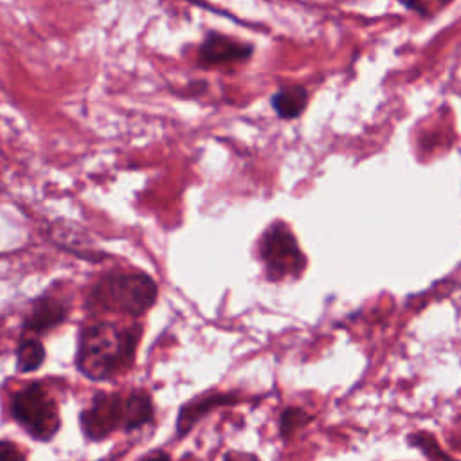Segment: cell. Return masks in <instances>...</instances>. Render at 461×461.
<instances>
[{
    "mask_svg": "<svg viewBox=\"0 0 461 461\" xmlns=\"http://www.w3.org/2000/svg\"><path fill=\"white\" fill-rule=\"evenodd\" d=\"M47 358L45 353V346L41 342L40 337L36 335H22L16 346V353H14V360H16V371L18 373H34L38 371L43 362Z\"/></svg>",
    "mask_w": 461,
    "mask_h": 461,
    "instance_id": "10",
    "label": "cell"
},
{
    "mask_svg": "<svg viewBox=\"0 0 461 461\" xmlns=\"http://www.w3.org/2000/svg\"><path fill=\"white\" fill-rule=\"evenodd\" d=\"M142 331L139 322L99 321L85 324L77 335V371L92 382H104L128 373L135 364Z\"/></svg>",
    "mask_w": 461,
    "mask_h": 461,
    "instance_id": "1",
    "label": "cell"
},
{
    "mask_svg": "<svg viewBox=\"0 0 461 461\" xmlns=\"http://www.w3.org/2000/svg\"><path fill=\"white\" fill-rule=\"evenodd\" d=\"M312 420L310 414H306L299 407H288L279 416V432L285 439L294 436L301 427H304Z\"/></svg>",
    "mask_w": 461,
    "mask_h": 461,
    "instance_id": "11",
    "label": "cell"
},
{
    "mask_svg": "<svg viewBox=\"0 0 461 461\" xmlns=\"http://www.w3.org/2000/svg\"><path fill=\"white\" fill-rule=\"evenodd\" d=\"M137 461H171V456L164 450H155V452H148L146 456H142Z\"/></svg>",
    "mask_w": 461,
    "mask_h": 461,
    "instance_id": "13",
    "label": "cell"
},
{
    "mask_svg": "<svg viewBox=\"0 0 461 461\" xmlns=\"http://www.w3.org/2000/svg\"><path fill=\"white\" fill-rule=\"evenodd\" d=\"M259 258L270 281L297 277L306 259L297 245L295 236L283 221H274L259 238Z\"/></svg>",
    "mask_w": 461,
    "mask_h": 461,
    "instance_id": "5",
    "label": "cell"
},
{
    "mask_svg": "<svg viewBox=\"0 0 461 461\" xmlns=\"http://www.w3.org/2000/svg\"><path fill=\"white\" fill-rule=\"evenodd\" d=\"M308 90L303 85H285L276 90L270 97V104L276 115L283 121H294L301 117V113L308 106Z\"/></svg>",
    "mask_w": 461,
    "mask_h": 461,
    "instance_id": "9",
    "label": "cell"
},
{
    "mask_svg": "<svg viewBox=\"0 0 461 461\" xmlns=\"http://www.w3.org/2000/svg\"><path fill=\"white\" fill-rule=\"evenodd\" d=\"M68 312V304L63 297L56 294H41L32 301L29 312L22 319V330L25 335L41 337L61 326L67 321Z\"/></svg>",
    "mask_w": 461,
    "mask_h": 461,
    "instance_id": "8",
    "label": "cell"
},
{
    "mask_svg": "<svg viewBox=\"0 0 461 461\" xmlns=\"http://www.w3.org/2000/svg\"><path fill=\"white\" fill-rule=\"evenodd\" d=\"M252 54L254 47L250 43L240 41L218 31H209L196 50V65L200 68L230 67L249 61Z\"/></svg>",
    "mask_w": 461,
    "mask_h": 461,
    "instance_id": "6",
    "label": "cell"
},
{
    "mask_svg": "<svg viewBox=\"0 0 461 461\" xmlns=\"http://www.w3.org/2000/svg\"><path fill=\"white\" fill-rule=\"evenodd\" d=\"M158 299L157 281L140 270H112L103 274L86 295L90 310L140 317Z\"/></svg>",
    "mask_w": 461,
    "mask_h": 461,
    "instance_id": "3",
    "label": "cell"
},
{
    "mask_svg": "<svg viewBox=\"0 0 461 461\" xmlns=\"http://www.w3.org/2000/svg\"><path fill=\"white\" fill-rule=\"evenodd\" d=\"M9 416L32 439L41 443L52 441L61 429L58 402L43 382H31L13 393L9 398Z\"/></svg>",
    "mask_w": 461,
    "mask_h": 461,
    "instance_id": "4",
    "label": "cell"
},
{
    "mask_svg": "<svg viewBox=\"0 0 461 461\" xmlns=\"http://www.w3.org/2000/svg\"><path fill=\"white\" fill-rule=\"evenodd\" d=\"M238 402H241L238 393H223V391H207L203 394H198L191 400H187L185 403L180 405L178 414H176V421H175V434L176 439L185 438L194 427L196 423L205 418L209 412H212L214 409L220 407H230L236 405Z\"/></svg>",
    "mask_w": 461,
    "mask_h": 461,
    "instance_id": "7",
    "label": "cell"
},
{
    "mask_svg": "<svg viewBox=\"0 0 461 461\" xmlns=\"http://www.w3.org/2000/svg\"><path fill=\"white\" fill-rule=\"evenodd\" d=\"M155 420V403L146 389L122 393H95L79 412V429L86 441H104L117 430L133 432Z\"/></svg>",
    "mask_w": 461,
    "mask_h": 461,
    "instance_id": "2",
    "label": "cell"
},
{
    "mask_svg": "<svg viewBox=\"0 0 461 461\" xmlns=\"http://www.w3.org/2000/svg\"><path fill=\"white\" fill-rule=\"evenodd\" d=\"M0 461H27V454L14 441L2 438L0 439Z\"/></svg>",
    "mask_w": 461,
    "mask_h": 461,
    "instance_id": "12",
    "label": "cell"
}]
</instances>
